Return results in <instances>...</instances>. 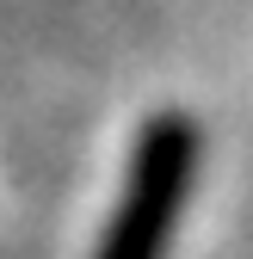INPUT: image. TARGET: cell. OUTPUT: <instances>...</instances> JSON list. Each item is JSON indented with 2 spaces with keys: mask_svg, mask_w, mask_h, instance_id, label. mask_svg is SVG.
I'll use <instances>...</instances> for the list:
<instances>
[{
  "mask_svg": "<svg viewBox=\"0 0 253 259\" xmlns=\"http://www.w3.org/2000/svg\"><path fill=\"white\" fill-rule=\"evenodd\" d=\"M198 154H204V136L192 117L154 111L130 148V173H123V191L99 229L93 259H167L198 185Z\"/></svg>",
  "mask_w": 253,
  "mask_h": 259,
  "instance_id": "obj_1",
  "label": "cell"
}]
</instances>
